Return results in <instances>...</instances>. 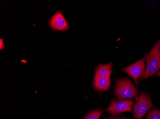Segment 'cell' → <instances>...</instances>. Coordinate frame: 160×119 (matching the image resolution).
<instances>
[{
    "mask_svg": "<svg viewBox=\"0 0 160 119\" xmlns=\"http://www.w3.org/2000/svg\"><path fill=\"white\" fill-rule=\"evenodd\" d=\"M138 93L137 89L129 80H120L117 84L116 95L118 100L136 98Z\"/></svg>",
    "mask_w": 160,
    "mask_h": 119,
    "instance_id": "obj_2",
    "label": "cell"
},
{
    "mask_svg": "<svg viewBox=\"0 0 160 119\" xmlns=\"http://www.w3.org/2000/svg\"><path fill=\"white\" fill-rule=\"evenodd\" d=\"M146 118L147 119H160V111L153 109L149 111Z\"/></svg>",
    "mask_w": 160,
    "mask_h": 119,
    "instance_id": "obj_9",
    "label": "cell"
},
{
    "mask_svg": "<svg viewBox=\"0 0 160 119\" xmlns=\"http://www.w3.org/2000/svg\"><path fill=\"white\" fill-rule=\"evenodd\" d=\"M93 85L94 88L98 91H107L110 87V77H94Z\"/></svg>",
    "mask_w": 160,
    "mask_h": 119,
    "instance_id": "obj_7",
    "label": "cell"
},
{
    "mask_svg": "<svg viewBox=\"0 0 160 119\" xmlns=\"http://www.w3.org/2000/svg\"><path fill=\"white\" fill-rule=\"evenodd\" d=\"M50 25L55 30L65 31L69 28V25L62 13L57 12L53 16L50 20Z\"/></svg>",
    "mask_w": 160,
    "mask_h": 119,
    "instance_id": "obj_6",
    "label": "cell"
},
{
    "mask_svg": "<svg viewBox=\"0 0 160 119\" xmlns=\"http://www.w3.org/2000/svg\"><path fill=\"white\" fill-rule=\"evenodd\" d=\"M4 45L3 44V40L2 39H1L0 40V49L1 50H2V49L4 48Z\"/></svg>",
    "mask_w": 160,
    "mask_h": 119,
    "instance_id": "obj_11",
    "label": "cell"
},
{
    "mask_svg": "<svg viewBox=\"0 0 160 119\" xmlns=\"http://www.w3.org/2000/svg\"><path fill=\"white\" fill-rule=\"evenodd\" d=\"M146 56L141 59L139 61L135 62L134 64L128 66L125 68L124 69V71L129 74L130 76L132 77L135 82L137 84H138V79L142 76L145 71V61Z\"/></svg>",
    "mask_w": 160,
    "mask_h": 119,
    "instance_id": "obj_5",
    "label": "cell"
},
{
    "mask_svg": "<svg viewBox=\"0 0 160 119\" xmlns=\"http://www.w3.org/2000/svg\"><path fill=\"white\" fill-rule=\"evenodd\" d=\"M112 63L100 65L97 68L95 77H110L112 71Z\"/></svg>",
    "mask_w": 160,
    "mask_h": 119,
    "instance_id": "obj_8",
    "label": "cell"
},
{
    "mask_svg": "<svg viewBox=\"0 0 160 119\" xmlns=\"http://www.w3.org/2000/svg\"><path fill=\"white\" fill-rule=\"evenodd\" d=\"M108 119H121V118H110Z\"/></svg>",
    "mask_w": 160,
    "mask_h": 119,
    "instance_id": "obj_12",
    "label": "cell"
},
{
    "mask_svg": "<svg viewBox=\"0 0 160 119\" xmlns=\"http://www.w3.org/2000/svg\"><path fill=\"white\" fill-rule=\"evenodd\" d=\"M160 69V40L146 58V69L142 77L145 79L153 76Z\"/></svg>",
    "mask_w": 160,
    "mask_h": 119,
    "instance_id": "obj_1",
    "label": "cell"
},
{
    "mask_svg": "<svg viewBox=\"0 0 160 119\" xmlns=\"http://www.w3.org/2000/svg\"><path fill=\"white\" fill-rule=\"evenodd\" d=\"M133 103V101L132 100H122L117 103L115 100H113L108 107L107 111L117 115L126 112H132V107Z\"/></svg>",
    "mask_w": 160,
    "mask_h": 119,
    "instance_id": "obj_4",
    "label": "cell"
},
{
    "mask_svg": "<svg viewBox=\"0 0 160 119\" xmlns=\"http://www.w3.org/2000/svg\"><path fill=\"white\" fill-rule=\"evenodd\" d=\"M152 107L153 103L150 97L146 94H141L133 108L135 118L136 119H142Z\"/></svg>",
    "mask_w": 160,
    "mask_h": 119,
    "instance_id": "obj_3",
    "label": "cell"
},
{
    "mask_svg": "<svg viewBox=\"0 0 160 119\" xmlns=\"http://www.w3.org/2000/svg\"><path fill=\"white\" fill-rule=\"evenodd\" d=\"M157 76H159L160 77V71H159L157 73Z\"/></svg>",
    "mask_w": 160,
    "mask_h": 119,
    "instance_id": "obj_13",
    "label": "cell"
},
{
    "mask_svg": "<svg viewBox=\"0 0 160 119\" xmlns=\"http://www.w3.org/2000/svg\"><path fill=\"white\" fill-rule=\"evenodd\" d=\"M102 112V110L92 111L86 115L84 119H99Z\"/></svg>",
    "mask_w": 160,
    "mask_h": 119,
    "instance_id": "obj_10",
    "label": "cell"
}]
</instances>
